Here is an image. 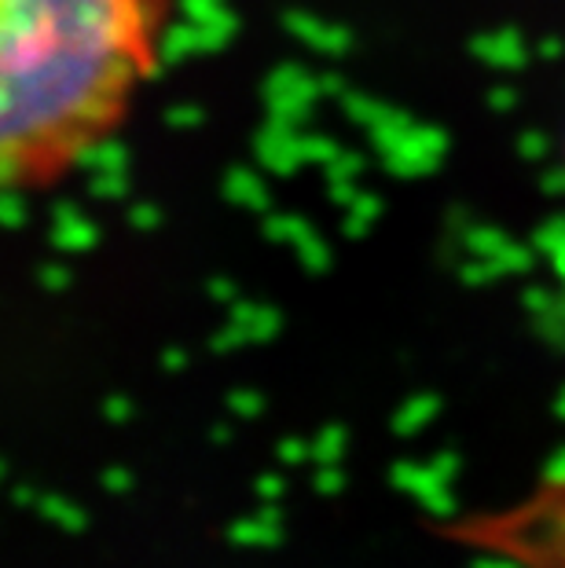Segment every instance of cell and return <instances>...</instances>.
Listing matches in <instances>:
<instances>
[{"label":"cell","instance_id":"cell-1","mask_svg":"<svg viewBox=\"0 0 565 568\" xmlns=\"http://www.w3.org/2000/svg\"><path fill=\"white\" fill-rule=\"evenodd\" d=\"M184 0H0V184L41 202L137 122Z\"/></svg>","mask_w":565,"mask_h":568},{"label":"cell","instance_id":"cell-2","mask_svg":"<svg viewBox=\"0 0 565 568\" xmlns=\"http://www.w3.org/2000/svg\"><path fill=\"white\" fill-rule=\"evenodd\" d=\"M228 539L235 542V547H275V542L283 539V531L275 521H264V517H246V521H235L228 528Z\"/></svg>","mask_w":565,"mask_h":568},{"label":"cell","instance_id":"cell-3","mask_svg":"<svg viewBox=\"0 0 565 568\" xmlns=\"http://www.w3.org/2000/svg\"><path fill=\"white\" fill-rule=\"evenodd\" d=\"M38 510H41L44 521H52V525L67 528V531H81V528L89 525V517L81 514L70 499H63V495H41V499H38Z\"/></svg>","mask_w":565,"mask_h":568},{"label":"cell","instance_id":"cell-4","mask_svg":"<svg viewBox=\"0 0 565 568\" xmlns=\"http://www.w3.org/2000/svg\"><path fill=\"white\" fill-rule=\"evenodd\" d=\"M415 499L423 503V510H426V514H434V517H452V514H455L452 491H448V485H444V480H437V477H430V480H426V488L418 491Z\"/></svg>","mask_w":565,"mask_h":568},{"label":"cell","instance_id":"cell-5","mask_svg":"<svg viewBox=\"0 0 565 568\" xmlns=\"http://www.w3.org/2000/svg\"><path fill=\"white\" fill-rule=\"evenodd\" d=\"M430 477H434V474H430V466H415L412 458H404V463H396V466L390 469L393 488H396V491H412V495L423 491V485H426Z\"/></svg>","mask_w":565,"mask_h":568},{"label":"cell","instance_id":"cell-6","mask_svg":"<svg viewBox=\"0 0 565 568\" xmlns=\"http://www.w3.org/2000/svg\"><path fill=\"white\" fill-rule=\"evenodd\" d=\"M342 444H345V437H342V429L339 426H327L316 437V444H312V463L316 466H331V463H339L342 458Z\"/></svg>","mask_w":565,"mask_h":568},{"label":"cell","instance_id":"cell-7","mask_svg":"<svg viewBox=\"0 0 565 568\" xmlns=\"http://www.w3.org/2000/svg\"><path fill=\"white\" fill-rule=\"evenodd\" d=\"M434 415V400H418V404H407L401 415H396V433H415L423 422Z\"/></svg>","mask_w":565,"mask_h":568},{"label":"cell","instance_id":"cell-8","mask_svg":"<svg viewBox=\"0 0 565 568\" xmlns=\"http://www.w3.org/2000/svg\"><path fill=\"white\" fill-rule=\"evenodd\" d=\"M345 485V477H342V469L339 463H331V466H320L316 469V477H312V488H316L320 495H339Z\"/></svg>","mask_w":565,"mask_h":568},{"label":"cell","instance_id":"cell-9","mask_svg":"<svg viewBox=\"0 0 565 568\" xmlns=\"http://www.w3.org/2000/svg\"><path fill=\"white\" fill-rule=\"evenodd\" d=\"M426 466H430V474H434L437 480H444V485H452V477L460 474V458H455L452 452H441V455H434Z\"/></svg>","mask_w":565,"mask_h":568},{"label":"cell","instance_id":"cell-10","mask_svg":"<svg viewBox=\"0 0 565 568\" xmlns=\"http://www.w3.org/2000/svg\"><path fill=\"white\" fill-rule=\"evenodd\" d=\"M309 458H312V452L302 440H283L280 444V463L283 466H302V463H309Z\"/></svg>","mask_w":565,"mask_h":568},{"label":"cell","instance_id":"cell-11","mask_svg":"<svg viewBox=\"0 0 565 568\" xmlns=\"http://www.w3.org/2000/svg\"><path fill=\"white\" fill-rule=\"evenodd\" d=\"M103 488L111 491V495H125L132 488V477H129V469L122 466H111V469H103Z\"/></svg>","mask_w":565,"mask_h":568},{"label":"cell","instance_id":"cell-12","mask_svg":"<svg viewBox=\"0 0 565 568\" xmlns=\"http://www.w3.org/2000/svg\"><path fill=\"white\" fill-rule=\"evenodd\" d=\"M254 491H258V499L261 503H275L283 495V480L275 477V474H261L258 477V485H254Z\"/></svg>","mask_w":565,"mask_h":568},{"label":"cell","instance_id":"cell-13","mask_svg":"<svg viewBox=\"0 0 565 568\" xmlns=\"http://www.w3.org/2000/svg\"><path fill=\"white\" fill-rule=\"evenodd\" d=\"M547 485L565 488V447H562V452L547 463Z\"/></svg>","mask_w":565,"mask_h":568},{"label":"cell","instance_id":"cell-14","mask_svg":"<svg viewBox=\"0 0 565 568\" xmlns=\"http://www.w3.org/2000/svg\"><path fill=\"white\" fill-rule=\"evenodd\" d=\"M232 407H235V410H243V415H258V410H261V400H258V396H232Z\"/></svg>","mask_w":565,"mask_h":568},{"label":"cell","instance_id":"cell-15","mask_svg":"<svg viewBox=\"0 0 565 568\" xmlns=\"http://www.w3.org/2000/svg\"><path fill=\"white\" fill-rule=\"evenodd\" d=\"M11 499H16L19 506H30V503H38V499H41V495H38V491H33L30 485H16V491H11Z\"/></svg>","mask_w":565,"mask_h":568},{"label":"cell","instance_id":"cell-16","mask_svg":"<svg viewBox=\"0 0 565 568\" xmlns=\"http://www.w3.org/2000/svg\"><path fill=\"white\" fill-rule=\"evenodd\" d=\"M471 568H522V565H514V561H507V558H481V561H474Z\"/></svg>","mask_w":565,"mask_h":568},{"label":"cell","instance_id":"cell-17","mask_svg":"<svg viewBox=\"0 0 565 568\" xmlns=\"http://www.w3.org/2000/svg\"><path fill=\"white\" fill-rule=\"evenodd\" d=\"M107 415H111V418H125L129 407L125 404H111V407H107Z\"/></svg>","mask_w":565,"mask_h":568},{"label":"cell","instance_id":"cell-18","mask_svg":"<svg viewBox=\"0 0 565 568\" xmlns=\"http://www.w3.org/2000/svg\"><path fill=\"white\" fill-rule=\"evenodd\" d=\"M558 415L565 418V393H562V400H558Z\"/></svg>","mask_w":565,"mask_h":568}]
</instances>
